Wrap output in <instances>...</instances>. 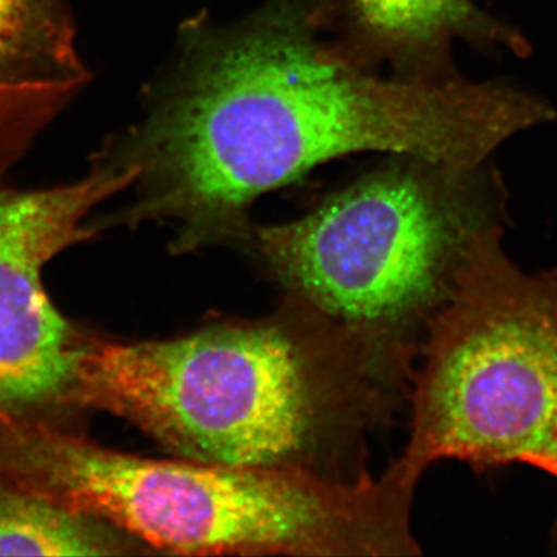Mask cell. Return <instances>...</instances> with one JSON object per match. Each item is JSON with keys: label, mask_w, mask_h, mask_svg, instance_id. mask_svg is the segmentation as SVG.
<instances>
[{"label": "cell", "mask_w": 557, "mask_h": 557, "mask_svg": "<svg viewBox=\"0 0 557 557\" xmlns=\"http://www.w3.org/2000/svg\"><path fill=\"white\" fill-rule=\"evenodd\" d=\"M329 0H270L225 27H188L143 119L98 152L129 172L126 223H172L175 252L247 247L249 208L318 164L383 152L478 170L555 110L453 75L380 76L322 32Z\"/></svg>", "instance_id": "cell-1"}, {"label": "cell", "mask_w": 557, "mask_h": 557, "mask_svg": "<svg viewBox=\"0 0 557 557\" xmlns=\"http://www.w3.org/2000/svg\"><path fill=\"white\" fill-rule=\"evenodd\" d=\"M413 366L285 296L269 317L163 341H87L67 406L131 421L172 456L369 478V434L410 394Z\"/></svg>", "instance_id": "cell-2"}, {"label": "cell", "mask_w": 557, "mask_h": 557, "mask_svg": "<svg viewBox=\"0 0 557 557\" xmlns=\"http://www.w3.org/2000/svg\"><path fill=\"white\" fill-rule=\"evenodd\" d=\"M482 170L397 156L304 218L252 225L245 248L285 296L416 364L474 249L505 233L504 189Z\"/></svg>", "instance_id": "cell-3"}, {"label": "cell", "mask_w": 557, "mask_h": 557, "mask_svg": "<svg viewBox=\"0 0 557 557\" xmlns=\"http://www.w3.org/2000/svg\"><path fill=\"white\" fill-rule=\"evenodd\" d=\"M418 480L398 461L343 482L288 468L150 458L84 440L65 454L61 496L146 548L174 555L416 556Z\"/></svg>", "instance_id": "cell-4"}, {"label": "cell", "mask_w": 557, "mask_h": 557, "mask_svg": "<svg viewBox=\"0 0 557 557\" xmlns=\"http://www.w3.org/2000/svg\"><path fill=\"white\" fill-rule=\"evenodd\" d=\"M502 239L480 242L421 343L398 458L413 478L458 460L557 480V269L528 273Z\"/></svg>", "instance_id": "cell-5"}, {"label": "cell", "mask_w": 557, "mask_h": 557, "mask_svg": "<svg viewBox=\"0 0 557 557\" xmlns=\"http://www.w3.org/2000/svg\"><path fill=\"white\" fill-rule=\"evenodd\" d=\"M131 182L97 152L89 172L67 185L0 188V412L67 406L83 338L47 295L44 267L94 236L91 212Z\"/></svg>", "instance_id": "cell-6"}, {"label": "cell", "mask_w": 557, "mask_h": 557, "mask_svg": "<svg viewBox=\"0 0 557 557\" xmlns=\"http://www.w3.org/2000/svg\"><path fill=\"white\" fill-rule=\"evenodd\" d=\"M343 24V49L364 67L388 65L392 75L408 79L453 76L454 40L508 42L496 22L471 0H344L333 9Z\"/></svg>", "instance_id": "cell-7"}, {"label": "cell", "mask_w": 557, "mask_h": 557, "mask_svg": "<svg viewBox=\"0 0 557 557\" xmlns=\"http://www.w3.org/2000/svg\"><path fill=\"white\" fill-rule=\"evenodd\" d=\"M149 549L100 518L0 478V556H123Z\"/></svg>", "instance_id": "cell-8"}, {"label": "cell", "mask_w": 557, "mask_h": 557, "mask_svg": "<svg viewBox=\"0 0 557 557\" xmlns=\"http://www.w3.org/2000/svg\"><path fill=\"white\" fill-rule=\"evenodd\" d=\"M64 0H0V87L86 84Z\"/></svg>", "instance_id": "cell-9"}]
</instances>
